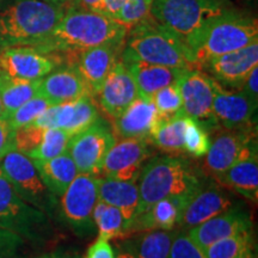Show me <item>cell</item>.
Returning a JSON list of instances; mask_svg holds the SVG:
<instances>
[{"instance_id":"d6a6232c","label":"cell","mask_w":258,"mask_h":258,"mask_svg":"<svg viewBox=\"0 0 258 258\" xmlns=\"http://www.w3.org/2000/svg\"><path fill=\"white\" fill-rule=\"evenodd\" d=\"M175 230H153L140 232L133 244L138 258H167L171 244L176 237Z\"/></svg>"},{"instance_id":"9a60e30c","label":"cell","mask_w":258,"mask_h":258,"mask_svg":"<svg viewBox=\"0 0 258 258\" xmlns=\"http://www.w3.org/2000/svg\"><path fill=\"white\" fill-rule=\"evenodd\" d=\"M99 118L93 96H85L72 102L50 105L31 125L42 129H63L71 137L89 128Z\"/></svg>"},{"instance_id":"5bb4252c","label":"cell","mask_w":258,"mask_h":258,"mask_svg":"<svg viewBox=\"0 0 258 258\" xmlns=\"http://www.w3.org/2000/svg\"><path fill=\"white\" fill-rule=\"evenodd\" d=\"M150 153L147 139H121L106 153L98 177L137 182Z\"/></svg>"},{"instance_id":"6da1fadb","label":"cell","mask_w":258,"mask_h":258,"mask_svg":"<svg viewBox=\"0 0 258 258\" xmlns=\"http://www.w3.org/2000/svg\"><path fill=\"white\" fill-rule=\"evenodd\" d=\"M127 30L110 17L89 10L71 8L50 35L36 48L42 53H69L106 43L124 42Z\"/></svg>"},{"instance_id":"ffe728a7","label":"cell","mask_w":258,"mask_h":258,"mask_svg":"<svg viewBox=\"0 0 258 258\" xmlns=\"http://www.w3.org/2000/svg\"><path fill=\"white\" fill-rule=\"evenodd\" d=\"M247 231H252V220L249 213L232 206L227 211L190 228L186 233L203 250L219 240Z\"/></svg>"},{"instance_id":"603a6c76","label":"cell","mask_w":258,"mask_h":258,"mask_svg":"<svg viewBox=\"0 0 258 258\" xmlns=\"http://www.w3.org/2000/svg\"><path fill=\"white\" fill-rule=\"evenodd\" d=\"M37 95L46 98L51 105L72 102L85 96H92L82 77L71 67L53 71L40 79Z\"/></svg>"},{"instance_id":"4fadbf2b","label":"cell","mask_w":258,"mask_h":258,"mask_svg":"<svg viewBox=\"0 0 258 258\" xmlns=\"http://www.w3.org/2000/svg\"><path fill=\"white\" fill-rule=\"evenodd\" d=\"M182 111L203 128L213 129L218 122L213 112V79L201 70H188L178 79Z\"/></svg>"},{"instance_id":"7bdbcfd3","label":"cell","mask_w":258,"mask_h":258,"mask_svg":"<svg viewBox=\"0 0 258 258\" xmlns=\"http://www.w3.org/2000/svg\"><path fill=\"white\" fill-rule=\"evenodd\" d=\"M85 258H115V253L109 240L97 238L95 243L89 247Z\"/></svg>"},{"instance_id":"7dc6e473","label":"cell","mask_w":258,"mask_h":258,"mask_svg":"<svg viewBox=\"0 0 258 258\" xmlns=\"http://www.w3.org/2000/svg\"><path fill=\"white\" fill-rule=\"evenodd\" d=\"M99 2H101V0H73V8L93 11V9L96 8Z\"/></svg>"},{"instance_id":"1f68e13d","label":"cell","mask_w":258,"mask_h":258,"mask_svg":"<svg viewBox=\"0 0 258 258\" xmlns=\"http://www.w3.org/2000/svg\"><path fill=\"white\" fill-rule=\"evenodd\" d=\"M93 222L98 230V238L102 239H122L128 235V228L122 213L99 199L93 208Z\"/></svg>"},{"instance_id":"83f0119b","label":"cell","mask_w":258,"mask_h":258,"mask_svg":"<svg viewBox=\"0 0 258 258\" xmlns=\"http://www.w3.org/2000/svg\"><path fill=\"white\" fill-rule=\"evenodd\" d=\"M43 183L54 196L59 198L78 175L69 151L48 160H32Z\"/></svg>"},{"instance_id":"681fc988","label":"cell","mask_w":258,"mask_h":258,"mask_svg":"<svg viewBox=\"0 0 258 258\" xmlns=\"http://www.w3.org/2000/svg\"><path fill=\"white\" fill-rule=\"evenodd\" d=\"M38 258H61V253H49V254H43V256Z\"/></svg>"},{"instance_id":"9c48e42d","label":"cell","mask_w":258,"mask_h":258,"mask_svg":"<svg viewBox=\"0 0 258 258\" xmlns=\"http://www.w3.org/2000/svg\"><path fill=\"white\" fill-rule=\"evenodd\" d=\"M60 198L61 215L74 233L79 237L91 235L96 230L93 208L98 200L97 177L78 173Z\"/></svg>"},{"instance_id":"7402d4cb","label":"cell","mask_w":258,"mask_h":258,"mask_svg":"<svg viewBox=\"0 0 258 258\" xmlns=\"http://www.w3.org/2000/svg\"><path fill=\"white\" fill-rule=\"evenodd\" d=\"M232 206V200L219 185H211L206 189L202 186L183 209L178 225L188 231L227 211Z\"/></svg>"},{"instance_id":"8d00e7d4","label":"cell","mask_w":258,"mask_h":258,"mask_svg":"<svg viewBox=\"0 0 258 258\" xmlns=\"http://www.w3.org/2000/svg\"><path fill=\"white\" fill-rule=\"evenodd\" d=\"M152 4L153 0H128L112 19L128 31L151 15Z\"/></svg>"},{"instance_id":"b9f144b4","label":"cell","mask_w":258,"mask_h":258,"mask_svg":"<svg viewBox=\"0 0 258 258\" xmlns=\"http://www.w3.org/2000/svg\"><path fill=\"white\" fill-rule=\"evenodd\" d=\"M15 132L6 118H0V159L9 152L16 150Z\"/></svg>"},{"instance_id":"ee69618b","label":"cell","mask_w":258,"mask_h":258,"mask_svg":"<svg viewBox=\"0 0 258 258\" xmlns=\"http://www.w3.org/2000/svg\"><path fill=\"white\" fill-rule=\"evenodd\" d=\"M238 90H240L245 96L249 97L252 102L258 103V66L251 71Z\"/></svg>"},{"instance_id":"f546056e","label":"cell","mask_w":258,"mask_h":258,"mask_svg":"<svg viewBox=\"0 0 258 258\" xmlns=\"http://www.w3.org/2000/svg\"><path fill=\"white\" fill-rule=\"evenodd\" d=\"M40 80L16 79L0 73V98L6 114V118L16 109L37 95Z\"/></svg>"},{"instance_id":"8992f818","label":"cell","mask_w":258,"mask_h":258,"mask_svg":"<svg viewBox=\"0 0 258 258\" xmlns=\"http://www.w3.org/2000/svg\"><path fill=\"white\" fill-rule=\"evenodd\" d=\"M254 42H258L257 19L232 9L215 18L203 32L194 49L195 62L201 70L211 59L241 49Z\"/></svg>"},{"instance_id":"f1b7e54d","label":"cell","mask_w":258,"mask_h":258,"mask_svg":"<svg viewBox=\"0 0 258 258\" xmlns=\"http://www.w3.org/2000/svg\"><path fill=\"white\" fill-rule=\"evenodd\" d=\"M186 122L188 116L183 111L167 117L159 115L148 140L165 153L177 154L183 152Z\"/></svg>"},{"instance_id":"4dcf8cb0","label":"cell","mask_w":258,"mask_h":258,"mask_svg":"<svg viewBox=\"0 0 258 258\" xmlns=\"http://www.w3.org/2000/svg\"><path fill=\"white\" fill-rule=\"evenodd\" d=\"M206 258H256L252 231L225 238L203 249Z\"/></svg>"},{"instance_id":"30bf717a","label":"cell","mask_w":258,"mask_h":258,"mask_svg":"<svg viewBox=\"0 0 258 258\" xmlns=\"http://www.w3.org/2000/svg\"><path fill=\"white\" fill-rule=\"evenodd\" d=\"M115 143L110 128L98 118L89 128L71 137L67 151L79 173L98 177L106 153Z\"/></svg>"},{"instance_id":"d4e9b609","label":"cell","mask_w":258,"mask_h":258,"mask_svg":"<svg viewBox=\"0 0 258 258\" xmlns=\"http://www.w3.org/2000/svg\"><path fill=\"white\" fill-rule=\"evenodd\" d=\"M190 199L175 196L154 203L152 207L135 217L129 228V234L153 230H173L178 225L183 209Z\"/></svg>"},{"instance_id":"52a82bcc","label":"cell","mask_w":258,"mask_h":258,"mask_svg":"<svg viewBox=\"0 0 258 258\" xmlns=\"http://www.w3.org/2000/svg\"><path fill=\"white\" fill-rule=\"evenodd\" d=\"M0 228L29 241H41L50 231L49 215L24 201L0 170Z\"/></svg>"},{"instance_id":"2e32d148","label":"cell","mask_w":258,"mask_h":258,"mask_svg":"<svg viewBox=\"0 0 258 258\" xmlns=\"http://www.w3.org/2000/svg\"><path fill=\"white\" fill-rule=\"evenodd\" d=\"M55 69V57L34 47L16 46L0 50V73L11 78L40 80Z\"/></svg>"},{"instance_id":"7a4b0ae2","label":"cell","mask_w":258,"mask_h":258,"mask_svg":"<svg viewBox=\"0 0 258 258\" xmlns=\"http://www.w3.org/2000/svg\"><path fill=\"white\" fill-rule=\"evenodd\" d=\"M66 11L46 0H8L0 5V47L40 44Z\"/></svg>"},{"instance_id":"f35d334b","label":"cell","mask_w":258,"mask_h":258,"mask_svg":"<svg viewBox=\"0 0 258 258\" xmlns=\"http://www.w3.org/2000/svg\"><path fill=\"white\" fill-rule=\"evenodd\" d=\"M167 258H206V254L199 245L190 239L186 231H184L177 232Z\"/></svg>"},{"instance_id":"5b68a950","label":"cell","mask_w":258,"mask_h":258,"mask_svg":"<svg viewBox=\"0 0 258 258\" xmlns=\"http://www.w3.org/2000/svg\"><path fill=\"white\" fill-rule=\"evenodd\" d=\"M232 9L230 0H153L151 16L194 54L208 25Z\"/></svg>"},{"instance_id":"bcb514c9","label":"cell","mask_w":258,"mask_h":258,"mask_svg":"<svg viewBox=\"0 0 258 258\" xmlns=\"http://www.w3.org/2000/svg\"><path fill=\"white\" fill-rule=\"evenodd\" d=\"M114 253H115V258H138L132 241H129V243L127 241V243L116 245V251Z\"/></svg>"},{"instance_id":"f6af8a7d","label":"cell","mask_w":258,"mask_h":258,"mask_svg":"<svg viewBox=\"0 0 258 258\" xmlns=\"http://www.w3.org/2000/svg\"><path fill=\"white\" fill-rule=\"evenodd\" d=\"M127 2L128 0H101L93 9V12H98L106 17L112 18Z\"/></svg>"},{"instance_id":"277c9868","label":"cell","mask_w":258,"mask_h":258,"mask_svg":"<svg viewBox=\"0 0 258 258\" xmlns=\"http://www.w3.org/2000/svg\"><path fill=\"white\" fill-rule=\"evenodd\" d=\"M124 42V55L173 69L199 70L191 50L151 15L127 31Z\"/></svg>"},{"instance_id":"60d3db41","label":"cell","mask_w":258,"mask_h":258,"mask_svg":"<svg viewBox=\"0 0 258 258\" xmlns=\"http://www.w3.org/2000/svg\"><path fill=\"white\" fill-rule=\"evenodd\" d=\"M24 240L19 235L0 228V258H23L19 249Z\"/></svg>"},{"instance_id":"ab89813d","label":"cell","mask_w":258,"mask_h":258,"mask_svg":"<svg viewBox=\"0 0 258 258\" xmlns=\"http://www.w3.org/2000/svg\"><path fill=\"white\" fill-rule=\"evenodd\" d=\"M46 129L34 127L28 124L15 132V147L18 152L24 154L30 153L34 148L37 147L40 144L42 137Z\"/></svg>"},{"instance_id":"836d02e7","label":"cell","mask_w":258,"mask_h":258,"mask_svg":"<svg viewBox=\"0 0 258 258\" xmlns=\"http://www.w3.org/2000/svg\"><path fill=\"white\" fill-rule=\"evenodd\" d=\"M71 135L59 128L46 129L40 144L27 156L32 160H48L67 151Z\"/></svg>"},{"instance_id":"74e56055","label":"cell","mask_w":258,"mask_h":258,"mask_svg":"<svg viewBox=\"0 0 258 258\" xmlns=\"http://www.w3.org/2000/svg\"><path fill=\"white\" fill-rule=\"evenodd\" d=\"M153 103L156 105L158 114L164 117L172 116L182 112V96H180L178 83L170 84L165 88L160 89L159 91L154 93Z\"/></svg>"},{"instance_id":"4316f807","label":"cell","mask_w":258,"mask_h":258,"mask_svg":"<svg viewBox=\"0 0 258 258\" xmlns=\"http://www.w3.org/2000/svg\"><path fill=\"white\" fill-rule=\"evenodd\" d=\"M222 186L240 194L252 202L258 200V154L251 152L233 166L214 177Z\"/></svg>"},{"instance_id":"ba28073f","label":"cell","mask_w":258,"mask_h":258,"mask_svg":"<svg viewBox=\"0 0 258 258\" xmlns=\"http://www.w3.org/2000/svg\"><path fill=\"white\" fill-rule=\"evenodd\" d=\"M0 170L24 201L47 215L53 214L56 208V196L44 184L34 161L27 154L17 150L11 151L0 159Z\"/></svg>"},{"instance_id":"44dd1931","label":"cell","mask_w":258,"mask_h":258,"mask_svg":"<svg viewBox=\"0 0 258 258\" xmlns=\"http://www.w3.org/2000/svg\"><path fill=\"white\" fill-rule=\"evenodd\" d=\"M121 60L123 61L137 84L139 96L148 99H152L154 93L160 89L178 82L182 74L188 71L148 63L124 54H122Z\"/></svg>"},{"instance_id":"ac0fdd59","label":"cell","mask_w":258,"mask_h":258,"mask_svg":"<svg viewBox=\"0 0 258 258\" xmlns=\"http://www.w3.org/2000/svg\"><path fill=\"white\" fill-rule=\"evenodd\" d=\"M258 66V42L207 61L202 70L225 88L239 89L249 73Z\"/></svg>"},{"instance_id":"e0dca14e","label":"cell","mask_w":258,"mask_h":258,"mask_svg":"<svg viewBox=\"0 0 258 258\" xmlns=\"http://www.w3.org/2000/svg\"><path fill=\"white\" fill-rule=\"evenodd\" d=\"M213 90V112L219 125L227 131L254 127L253 115L257 103L251 101L240 90L226 89L214 79Z\"/></svg>"},{"instance_id":"8fae6325","label":"cell","mask_w":258,"mask_h":258,"mask_svg":"<svg viewBox=\"0 0 258 258\" xmlns=\"http://www.w3.org/2000/svg\"><path fill=\"white\" fill-rule=\"evenodd\" d=\"M256 125L238 131H225L217 134L206 154L205 167L207 172L218 176L235 163L257 150Z\"/></svg>"},{"instance_id":"d590c367","label":"cell","mask_w":258,"mask_h":258,"mask_svg":"<svg viewBox=\"0 0 258 258\" xmlns=\"http://www.w3.org/2000/svg\"><path fill=\"white\" fill-rule=\"evenodd\" d=\"M50 105L51 104L46 98L36 95L28 102H25L23 105L19 106L18 109H16L12 114H10L6 120L14 131H17V129L34 122Z\"/></svg>"},{"instance_id":"f907efd6","label":"cell","mask_w":258,"mask_h":258,"mask_svg":"<svg viewBox=\"0 0 258 258\" xmlns=\"http://www.w3.org/2000/svg\"><path fill=\"white\" fill-rule=\"evenodd\" d=\"M0 118H6V114H5V110H4V106H3L2 98H0Z\"/></svg>"},{"instance_id":"484cf974","label":"cell","mask_w":258,"mask_h":258,"mask_svg":"<svg viewBox=\"0 0 258 258\" xmlns=\"http://www.w3.org/2000/svg\"><path fill=\"white\" fill-rule=\"evenodd\" d=\"M97 188L99 200L114 206L122 213L129 235V228L137 217L139 207V188L137 182L97 177Z\"/></svg>"},{"instance_id":"e575fe53","label":"cell","mask_w":258,"mask_h":258,"mask_svg":"<svg viewBox=\"0 0 258 258\" xmlns=\"http://www.w3.org/2000/svg\"><path fill=\"white\" fill-rule=\"evenodd\" d=\"M209 146H211V139H209L207 129L203 128L199 122L188 116L183 152L188 153L194 158H202L207 154Z\"/></svg>"},{"instance_id":"c3c4849f","label":"cell","mask_w":258,"mask_h":258,"mask_svg":"<svg viewBox=\"0 0 258 258\" xmlns=\"http://www.w3.org/2000/svg\"><path fill=\"white\" fill-rule=\"evenodd\" d=\"M46 2L51 3V4L59 5V6H64L67 4V3L70 2V0H46Z\"/></svg>"},{"instance_id":"7c38bea8","label":"cell","mask_w":258,"mask_h":258,"mask_svg":"<svg viewBox=\"0 0 258 258\" xmlns=\"http://www.w3.org/2000/svg\"><path fill=\"white\" fill-rule=\"evenodd\" d=\"M124 42L106 43L88 49L73 50L66 54L69 67L82 77L95 97L115 63L120 60Z\"/></svg>"},{"instance_id":"3957f363","label":"cell","mask_w":258,"mask_h":258,"mask_svg":"<svg viewBox=\"0 0 258 258\" xmlns=\"http://www.w3.org/2000/svg\"><path fill=\"white\" fill-rule=\"evenodd\" d=\"M138 214L167 198H192L202 183L190 164L180 157H158L143 167L139 176Z\"/></svg>"},{"instance_id":"816d5d0a","label":"cell","mask_w":258,"mask_h":258,"mask_svg":"<svg viewBox=\"0 0 258 258\" xmlns=\"http://www.w3.org/2000/svg\"><path fill=\"white\" fill-rule=\"evenodd\" d=\"M61 258H79L78 256H74V254H67V253H61Z\"/></svg>"},{"instance_id":"cb8c5ba5","label":"cell","mask_w":258,"mask_h":258,"mask_svg":"<svg viewBox=\"0 0 258 258\" xmlns=\"http://www.w3.org/2000/svg\"><path fill=\"white\" fill-rule=\"evenodd\" d=\"M158 114L153 99L139 96L122 114L112 120V134L120 139L150 138Z\"/></svg>"},{"instance_id":"d6986e66","label":"cell","mask_w":258,"mask_h":258,"mask_svg":"<svg viewBox=\"0 0 258 258\" xmlns=\"http://www.w3.org/2000/svg\"><path fill=\"white\" fill-rule=\"evenodd\" d=\"M96 96L102 111L111 120L118 117L138 98L137 84L121 59L112 67Z\"/></svg>"}]
</instances>
